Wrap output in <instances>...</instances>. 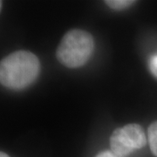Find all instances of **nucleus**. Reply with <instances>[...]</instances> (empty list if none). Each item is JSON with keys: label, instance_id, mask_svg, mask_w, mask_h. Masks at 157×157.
Returning a JSON list of instances; mask_svg holds the SVG:
<instances>
[{"label": "nucleus", "instance_id": "1", "mask_svg": "<svg viewBox=\"0 0 157 157\" xmlns=\"http://www.w3.org/2000/svg\"><path fill=\"white\" fill-rule=\"evenodd\" d=\"M40 70L39 59L33 52L18 51L1 60L0 81L6 87L24 89L33 84Z\"/></svg>", "mask_w": 157, "mask_h": 157}, {"label": "nucleus", "instance_id": "2", "mask_svg": "<svg viewBox=\"0 0 157 157\" xmlns=\"http://www.w3.org/2000/svg\"><path fill=\"white\" fill-rule=\"evenodd\" d=\"M94 49L93 36L82 30H72L65 34L58 46V60L69 68L84 66L92 56Z\"/></svg>", "mask_w": 157, "mask_h": 157}, {"label": "nucleus", "instance_id": "3", "mask_svg": "<svg viewBox=\"0 0 157 157\" xmlns=\"http://www.w3.org/2000/svg\"><path fill=\"white\" fill-rule=\"evenodd\" d=\"M109 141L112 152L115 155L126 157L145 146L147 137L140 125L132 123L115 129Z\"/></svg>", "mask_w": 157, "mask_h": 157}, {"label": "nucleus", "instance_id": "4", "mask_svg": "<svg viewBox=\"0 0 157 157\" xmlns=\"http://www.w3.org/2000/svg\"><path fill=\"white\" fill-rule=\"evenodd\" d=\"M147 138L152 153L157 157V121H155L147 129Z\"/></svg>", "mask_w": 157, "mask_h": 157}, {"label": "nucleus", "instance_id": "5", "mask_svg": "<svg viewBox=\"0 0 157 157\" xmlns=\"http://www.w3.org/2000/svg\"><path fill=\"white\" fill-rule=\"evenodd\" d=\"M135 1L131 0H108L106 1V4L109 7L114 10H122L127 7H128L131 5H133Z\"/></svg>", "mask_w": 157, "mask_h": 157}, {"label": "nucleus", "instance_id": "6", "mask_svg": "<svg viewBox=\"0 0 157 157\" xmlns=\"http://www.w3.org/2000/svg\"><path fill=\"white\" fill-rule=\"evenodd\" d=\"M148 67H149V70L152 73V74L157 78V54L153 55V56L149 59L148 61Z\"/></svg>", "mask_w": 157, "mask_h": 157}, {"label": "nucleus", "instance_id": "7", "mask_svg": "<svg viewBox=\"0 0 157 157\" xmlns=\"http://www.w3.org/2000/svg\"><path fill=\"white\" fill-rule=\"evenodd\" d=\"M96 157H118L111 151H103L100 153Z\"/></svg>", "mask_w": 157, "mask_h": 157}, {"label": "nucleus", "instance_id": "8", "mask_svg": "<svg viewBox=\"0 0 157 157\" xmlns=\"http://www.w3.org/2000/svg\"><path fill=\"white\" fill-rule=\"evenodd\" d=\"M0 157H10L7 154H6V153H4V152H1L0 153Z\"/></svg>", "mask_w": 157, "mask_h": 157}]
</instances>
